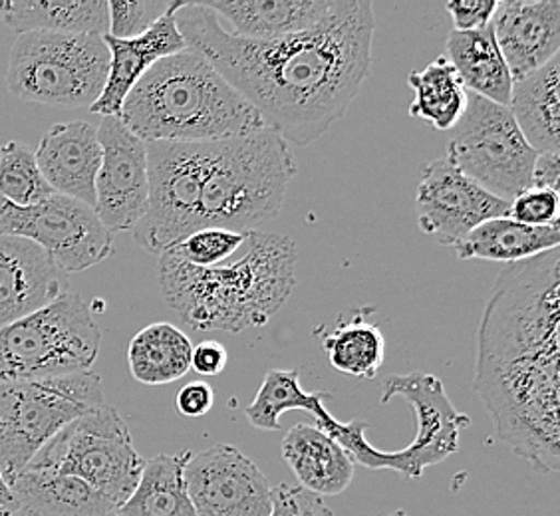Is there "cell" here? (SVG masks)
Listing matches in <instances>:
<instances>
[{
	"label": "cell",
	"mask_w": 560,
	"mask_h": 516,
	"mask_svg": "<svg viewBox=\"0 0 560 516\" xmlns=\"http://www.w3.org/2000/svg\"><path fill=\"white\" fill-rule=\"evenodd\" d=\"M177 28L287 143L313 145L346 116L366 82L376 31L374 4L346 0L313 31L247 40L223 28L203 2H184Z\"/></svg>",
	"instance_id": "6da1fadb"
},
{
	"label": "cell",
	"mask_w": 560,
	"mask_h": 516,
	"mask_svg": "<svg viewBox=\"0 0 560 516\" xmlns=\"http://www.w3.org/2000/svg\"><path fill=\"white\" fill-rule=\"evenodd\" d=\"M560 253L505 265L477 332L474 387L497 437L542 471H560Z\"/></svg>",
	"instance_id": "7a4b0ae2"
},
{
	"label": "cell",
	"mask_w": 560,
	"mask_h": 516,
	"mask_svg": "<svg viewBox=\"0 0 560 516\" xmlns=\"http://www.w3.org/2000/svg\"><path fill=\"white\" fill-rule=\"evenodd\" d=\"M233 262L201 269L160 255V286L167 306L197 332L238 333L269 324L296 284V245L287 235L250 231Z\"/></svg>",
	"instance_id": "3957f363"
},
{
	"label": "cell",
	"mask_w": 560,
	"mask_h": 516,
	"mask_svg": "<svg viewBox=\"0 0 560 516\" xmlns=\"http://www.w3.org/2000/svg\"><path fill=\"white\" fill-rule=\"evenodd\" d=\"M118 118L145 143H211L267 128L259 112L189 48L151 66Z\"/></svg>",
	"instance_id": "277c9868"
},
{
	"label": "cell",
	"mask_w": 560,
	"mask_h": 516,
	"mask_svg": "<svg viewBox=\"0 0 560 516\" xmlns=\"http://www.w3.org/2000/svg\"><path fill=\"white\" fill-rule=\"evenodd\" d=\"M296 165L275 129L213 141L201 195V228L257 231L282 211Z\"/></svg>",
	"instance_id": "5b68a950"
},
{
	"label": "cell",
	"mask_w": 560,
	"mask_h": 516,
	"mask_svg": "<svg viewBox=\"0 0 560 516\" xmlns=\"http://www.w3.org/2000/svg\"><path fill=\"white\" fill-rule=\"evenodd\" d=\"M394 398L406 399L418 421L413 442L398 452H380L370 445L366 421L342 423L330 415V420L316 423V427L330 435L352 461L368 469H392L406 479H420L428 467L440 465L457 452L462 430L469 427L471 420L455 409L442 379L431 374L386 377L380 401L386 406Z\"/></svg>",
	"instance_id": "8992f818"
},
{
	"label": "cell",
	"mask_w": 560,
	"mask_h": 516,
	"mask_svg": "<svg viewBox=\"0 0 560 516\" xmlns=\"http://www.w3.org/2000/svg\"><path fill=\"white\" fill-rule=\"evenodd\" d=\"M102 333L86 302L68 291L58 301L0 328V384L90 372Z\"/></svg>",
	"instance_id": "52a82bcc"
},
{
	"label": "cell",
	"mask_w": 560,
	"mask_h": 516,
	"mask_svg": "<svg viewBox=\"0 0 560 516\" xmlns=\"http://www.w3.org/2000/svg\"><path fill=\"white\" fill-rule=\"evenodd\" d=\"M108 46L94 34L16 36L7 84L12 96L43 106L90 108L106 86Z\"/></svg>",
	"instance_id": "ba28073f"
},
{
	"label": "cell",
	"mask_w": 560,
	"mask_h": 516,
	"mask_svg": "<svg viewBox=\"0 0 560 516\" xmlns=\"http://www.w3.org/2000/svg\"><path fill=\"white\" fill-rule=\"evenodd\" d=\"M106 403L94 372L0 384V474L11 486L66 425Z\"/></svg>",
	"instance_id": "9c48e42d"
},
{
	"label": "cell",
	"mask_w": 560,
	"mask_h": 516,
	"mask_svg": "<svg viewBox=\"0 0 560 516\" xmlns=\"http://www.w3.org/2000/svg\"><path fill=\"white\" fill-rule=\"evenodd\" d=\"M28 467L75 477L119 508L140 483L145 459L118 409L104 403L66 425Z\"/></svg>",
	"instance_id": "30bf717a"
},
{
	"label": "cell",
	"mask_w": 560,
	"mask_h": 516,
	"mask_svg": "<svg viewBox=\"0 0 560 516\" xmlns=\"http://www.w3.org/2000/svg\"><path fill=\"white\" fill-rule=\"evenodd\" d=\"M445 160L471 181L511 203L530 187L537 151L505 106L467 92V108L452 129Z\"/></svg>",
	"instance_id": "8fae6325"
},
{
	"label": "cell",
	"mask_w": 560,
	"mask_h": 516,
	"mask_svg": "<svg viewBox=\"0 0 560 516\" xmlns=\"http://www.w3.org/2000/svg\"><path fill=\"white\" fill-rule=\"evenodd\" d=\"M211 143H148V209L133 226V238L141 248L163 255L201 228Z\"/></svg>",
	"instance_id": "7c38bea8"
},
{
	"label": "cell",
	"mask_w": 560,
	"mask_h": 516,
	"mask_svg": "<svg viewBox=\"0 0 560 516\" xmlns=\"http://www.w3.org/2000/svg\"><path fill=\"white\" fill-rule=\"evenodd\" d=\"M0 235L38 245L65 274L84 272L114 255V235L96 211L65 195H50L31 207L0 199Z\"/></svg>",
	"instance_id": "4fadbf2b"
},
{
	"label": "cell",
	"mask_w": 560,
	"mask_h": 516,
	"mask_svg": "<svg viewBox=\"0 0 560 516\" xmlns=\"http://www.w3.org/2000/svg\"><path fill=\"white\" fill-rule=\"evenodd\" d=\"M185 486L195 516H270L272 484L235 445L219 443L191 455Z\"/></svg>",
	"instance_id": "5bb4252c"
},
{
	"label": "cell",
	"mask_w": 560,
	"mask_h": 516,
	"mask_svg": "<svg viewBox=\"0 0 560 516\" xmlns=\"http://www.w3.org/2000/svg\"><path fill=\"white\" fill-rule=\"evenodd\" d=\"M509 215V203L443 160L423 165L416 191V216L421 233L440 245L455 247L475 226Z\"/></svg>",
	"instance_id": "9a60e30c"
},
{
	"label": "cell",
	"mask_w": 560,
	"mask_h": 516,
	"mask_svg": "<svg viewBox=\"0 0 560 516\" xmlns=\"http://www.w3.org/2000/svg\"><path fill=\"white\" fill-rule=\"evenodd\" d=\"M97 140L102 162L94 211L112 235L133 231L148 209V143L133 136L119 118H102Z\"/></svg>",
	"instance_id": "2e32d148"
},
{
	"label": "cell",
	"mask_w": 560,
	"mask_h": 516,
	"mask_svg": "<svg viewBox=\"0 0 560 516\" xmlns=\"http://www.w3.org/2000/svg\"><path fill=\"white\" fill-rule=\"evenodd\" d=\"M70 291L68 274L31 241L0 235V328L58 301Z\"/></svg>",
	"instance_id": "e0dca14e"
},
{
	"label": "cell",
	"mask_w": 560,
	"mask_h": 516,
	"mask_svg": "<svg viewBox=\"0 0 560 516\" xmlns=\"http://www.w3.org/2000/svg\"><path fill=\"white\" fill-rule=\"evenodd\" d=\"M493 36L513 82L559 56V0H501L491 21Z\"/></svg>",
	"instance_id": "ac0fdd59"
},
{
	"label": "cell",
	"mask_w": 560,
	"mask_h": 516,
	"mask_svg": "<svg viewBox=\"0 0 560 516\" xmlns=\"http://www.w3.org/2000/svg\"><path fill=\"white\" fill-rule=\"evenodd\" d=\"M182 4L184 2L173 0L172 9L138 38L118 40L108 34L104 36L109 52L108 80L100 97L90 106L92 114L102 118H118L119 109L140 82L141 75L162 58L184 52L187 46L177 28V11Z\"/></svg>",
	"instance_id": "d6986e66"
},
{
	"label": "cell",
	"mask_w": 560,
	"mask_h": 516,
	"mask_svg": "<svg viewBox=\"0 0 560 516\" xmlns=\"http://www.w3.org/2000/svg\"><path fill=\"white\" fill-rule=\"evenodd\" d=\"M34 157L55 194L94 209L96 175L102 162L97 128L80 119L55 124L44 133Z\"/></svg>",
	"instance_id": "ffe728a7"
},
{
	"label": "cell",
	"mask_w": 560,
	"mask_h": 516,
	"mask_svg": "<svg viewBox=\"0 0 560 516\" xmlns=\"http://www.w3.org/2000/svg\"><path fill=\"white\" fill-rule=\"evenodd\" d=\"M203 4L219 21L229 22V33L238 38L280 40L313 31L340 11L346 0H219Z\"/></svg>",
	"instance_id": "44dd1931"
},
{
	"label": "cell",
	"mask_w": 560,
	"mask_h": 516,
	"mask_svg": "<svg viewBox=\"0 0 560 516\" xmlns=\"http://www.w3.org/2000/svg\"><path fill=\"white\" fill-rule=\"evenodd\" d=\"M282 457L304 491L320 496L345 493L354 481V461L316 425L296 423L282 439Z\"/></svg>",
	"instance_id": "7402d4cb"
},
{
	"label": "cell",
	"mask_w": 560,
	"mask_h": 516,
	"mask_svg": "<svg viewBox=\"0 0 560 516\" xmlns=\"http://www.w3.org/2000/svg\"><path fill=\"white\" fill-rule=\"evenodd\" d=\"M22 516H109L118 506L70 474L26 467L11 484Z\"/></svg>",
	"instance_id": "603a6c76"
},
{
	"label": "cell",
	"mask_w": 560,
	"mask_h": 516,
	"mask_svg": "<svg viewBox=\"0 0 560 516\" xmlns=\"http://www.w3.org/2000/svg\"><path fill=\"white\" fill-rule=\"evenodd\" d=\"M560 56L513 82L509 112L537 153H559Z\"/></svg>",
	"instance_id": "cb8c5ba5"
},
{
	"label": "cell",
	"mask_w": 560,
	"mask_h": 516,
	"mask_svg": "<svg viewBox=\"0 0 560 516\" xmlns=\"http://www.w3.org/2000/svg\"><path fill=\"white\" fill-rule=\"evenodd\" d=\"M0 19L14 33L94 34L109 31L108 0H2Z\"/></svg>",
	"instance_id": "d4e9b609"
},
{
	"label": "cell",
	"mask_w": 560,
	"mask_h": 516,
	"mask_svg": "<svg viewBox=\"0 0 560 516\" xmlns=\"http://www.w3.org/2000/svg\"><path fill=\"white\" fill-rule=\"evenodd\" d=\"M447 60L455 68L469 94L486 97L499 106H509L513 92V75L501 55L491 24L475 33H455L447 36Z\"/></svg>",
	"instance_id": "484cf974"
},
{
	"label": "cell",
	"mask_w": 560,
	"mask_h": 516,
	"mask_svg": "<svg viewBox=\"0 0 560 516\" xmlns=\"http://www.w3.org/2000/svg\"><path fill=\"white\" fill-rule=\"evenodd\" d=\"M560 226H527L509 216L489 219L475 226L453 250L462 260H493V262H521L559 248Z\"/></svg>",
	"instance_id": "4316f807"
},
{
	"label": "cell",
	"mask_w": 560,
	"mask_h": 516,
	"mask_svg": "<svg viewBox=\"0 0 560 516\" xmlns=\"http://www.w3.org/2000/svg\"><path fill=\"white\" fill-rule=\"evenodd\" d=\"M191 340L177 326L150 324L128 345L131 376L143 386L173 384L191 372Z\"/></svg>",
	"instance_id": "83f0119b"
},
{
	"label": "cell",
	"mask_w": 560,
	"mask_h": 516,
	"mask_svg": "<svg viewBox=\"0 0 560 516\" xmlns=\"http://www.w3.org/2000/svg\"><path fill=\"white\" fill-rule=\"evenodd\" d=\"M194 453L155 455L145 461L140 483L116 516H195L185 486V465Z\"/></svg>",
	"instance_id": "f1b7e54d"
},
{
	"label": "cell",
	"mask_w": 560,
	"mask_h": 516,
	"mask_svg": "<svg viewBox=\"0 0 560 516\" xmlns=\"http://www.w3.org/2000/svg\"><path fill=\"white\" fill-rule=\"evenodd\" d=\"M408 84L413 90L411 118L438 131H452L457 126L467 108V90L445 56L431 60L421 72H411Z\"/></svg>",
	"instance_id": "f546056e"
},
{
	"label": "cell",
	"mask_w": 560,
	"mask_h": 516,
	"mask_svg": "<svg viewBox=\"0 0 560 516\" xmlns=\"http://www.w3.org/2000/svg\"><path fill=\"white\" fill-rule=\"evenodd\" d=\"M323 350L336 372L374 379L386 360V338L376 324L354 316L324 338Z\"/></svg>",
	"instance_id": "4dcf8cb0"
},
{
	"label": "cell",
	"mask_w": 560,
	"mask_h": 516,
	"mask_svg": "<svg viewBox=\"0 0 560 516\" xmlns=\"http://www.w3.org/2000/svg\"><path fill=\"white\" fill-rule=\"evenodd\" d=\"M330 398L326 391H304L299 370H270L262 379L253 403L245 409L248 423L262 431L280 430V418L287 411H306L316 418Z\"/></svg>",
	"instance_id": "1f68e13d"
},
{
	"label": "cell",
	"mask_w": 560,
	"mask_h": 516,
	"mask_svg": "<svg viewBox=\"0 0 560 516\" xmlns=\"http://www.w3.org/2000/svg\"><path fill=\"white\" fill-rule=\"evenodd\" d=\"M55 191L46 184L34 151L22 141L0 145V199L19 207H31L48 199Z\"/></svg>",
	"instance_id": "d6a6232c"
},
{
	"label": "cell",
	"mask_w": 560,
	"mask_h": 516,
	"mask_svg": "<svg viewBox=\"0 0 560 516\" xmlns=\"http://www.w3.org/2000/svg\"><path fill=\"white\" fill-rule=\"evenodd\" d=\"M247 235L248 233H237L229 228L206 226V228H197L189 237H185L182 243H177L165 253H172L194 267L209 269V267L223 265L233 257L238 248L245 245Z\"/></svg>",
	"instance_id": "836d02e7"
},
{
	"label": "cell",
	"mask_w": 560,
	"mask_h": 516,
	"mask_svg": "<svg viewBox=\"0 0 560 516\" xmlns=\"http://www.w3.org/2000/svg\"><path fill=\"white\" fill-rule=\"evenodd\" d=\"M173 0H109L108 36L118 40H131L148 33L165 12L172 9Z\"/></svg>",
	"instance_id": "e575fe53"
},
{
	"label": "cell",
	"mask_w": 560,
	"mask_h": 516,
	"mask_svg": "<svg viewBox=\"0 0 560 516\" xmlns=\"http://www.w3.org/2000/svg\"><path fill=\"white\" fill-rule=\"evenodd\" d=\"M559 191L528 187L509 203V219L527 226L559 225Z\"/></svg>",
	"instance_id": "d590c367"
},
{
	"label": "cell",
	"mask_w": 560,
	"mask_h": 516,
	"mask_svg": "<svg viewBox=\"0 0 560 516\" xmlns=\"http://www.w3.org/2000/svg\"><path fill=\"white\" fill-rule=\"evenodd\" d=\"M270 516H335L320 496L304 491L302 486L279 484L272 486Z\"/></svg>",
	"instance_id": "8d00e7d4"
},
{
	"label": "cell",
	"mask_w": 560,
	"mask_h": 516,
	"mask_svg": "<svg viewBox=\"0 0 560 516\" xmlns=\"http://www.w3.org/2000/svg\"><path fill=\"white\" fill-rule=\"evenodd\" d=\"M495 0H453L445 4L455 33H475L487 28L495 14Z\"/></svg>",
	"instance_id": "74e56055"
},
{
	"label": "cell",
	"mask_w": 560,
	"mask_h": 516,
	"mask_svg": "<svg viewBox=\"0 0 560 516\" xmlns=\"http://www.w3.org/2000/svg\"><path fill=\"white\" fill-rule=\"evenodd\" d=\"M215 391L207 382H191L179 389L175 408L184 418H203L213 408Z\"/></svg>",
	"instance_id": "f35d334b"
},
{
	"label": "cell",
	"mask_w": 560,
	"mask_h": 516,
	"mask_svg": "<svg viewBox=\"0 0 560 516\" xmlns=\"http://www.w3.org/2000/svg\"><path fill=\"white\" fill-rule=\"evenodd\" d=\"M229 354L225 345L217 340H203L194 345L191 352V370L199 376H219L226 367Z\"/></svg>",
	"instance_id": "ab89813d"
},
{
	"label": "cell",
	"mask_w": 560,
	"mask_h": 516,
	"mask_svg": "<svg viewBox=\"0 0 560 516\" xmlns=\"http://www.w3.org/2000/svg\"><path fill=\"white\" fill-rule=\"evenodd\" d=\"M560 155L559 153H539L533 173H530V187L559 191Z\"/></svg>",
	"instance_id": "60d3db41"
},
{
	"label": "cell",
	"mask_w": 560,
	"mask_h": 516,
	"mask_svg": "<svg viewBox=\"0 0 560 516\" xmlns=\"http://www.w3.org/2000/svg\"><path fill=\"white\" fill-rule=\"evenodd\" d=\"M14 513H19V503L12 495L11 486L0 474V516H12Z\"/></svg>",
	"instance_id": "b9f144b4"
},
{
	"label": "cell",
	"mask_w": 560,
	"mask_h": 516,
	"mask_svg": "<svg viewBox=\"0 0 560 516\" xmlns=\"http://www.w3.org/2000/svg\"><path fill=\"white\" fill-rule=\"evenodd\" d=\"M386 516H410V515H408V513H406V511H401V508H399V511H394V513H389V515H386Z\"/></svg>",
	"instance_id": "7bdbcfd3"
}]
</instances>
